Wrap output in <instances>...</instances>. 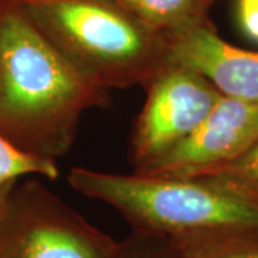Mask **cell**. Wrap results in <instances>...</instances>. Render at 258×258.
<instances>
[{
  "instance_id": "6da1fadb",
  "label": "cell",
  "mask_w": 258,
  "mask_h": 258,
  "mask_svg": "<svg viewBox=\"0 0 258 258\" xmlns=\"http://www.w3.org/2000/svg\"><path fill=\"white\" fill-rule=\"evenodd\" d=\"M108 89L71 63L18 2L0 10V134L42 157L62 155Z\"/></svg>"
},
{
  "instance_id": "7a4b0ae2",
  "label": "cell",
  "mask_w": 258,
  "mask_h": 258,
  "mask_svg": "<svg viewBox=\"0 0 258 258\" xmlns=\"http://www.w3.org/2000/svg\"><path fill=\"white\" fill-rule=\"evenodd\" d=\"M68 181L76 192L115 208L135 234L166 241L179 252L258 235V205L204 181L81 166Z\"/></svg>"
},
{
  "instance_id": "3957f363",
  "label": "cell",
  "mask_w": 258,
  "mask_h": 258,
  "mask_svg": "<svg viewBox=\"0 0 258 258\" xmlns=\"http://www.w3.org/2000/svg\"><path fill=\"white\" fill-rule=\"evenodd\" d=\"M39 30L85 76L109 88L148 85L166 68V36L106 0L19 3Z\"/></svg>"
},
{
  "instance_id": "277c9868",
  "label": "cell",
  "mask_w": 258,
  "mask_h": 258,
  "mask_svg": "<svg viewBox=\"0 0 258 258\" xmlns=\"http://www.w3.org/2000/svg\"><path fill=\"white\" fill-rule=\"evenodd\" d=\"M119 248L120 242L42 191L10 197L0 225V258H116Z\"/></svg>"
},
{
  "instance_id": "5b68a950",
  "label": "cell",
  "mask_w": 258,
  "mask_h": 258,
  "mask_svg": "<svg viewBox=\"0 0 258 258\" xmlns=\"http://www.w3.org/2000/svg\"><path fill=\"white\" fill-rule=\"evenodd\" d=\"M221 96L203 75L184 66L168 64L149 83L147 102L135 128V171L151 165L188 138Z\"/></svg>"
},
{
  "instance_id": "8992f818",
  "label": "cell",
  "mask_w": 258,
  "mask_h": 258,
  "mask_svg": "<svg viewBox=\"0 0 258 258\" xmlns=\"http://www.w3.org/2000/svg\"><path fill=\"white\" fill-rule=\"evenodd\" d=\"M258 144V103L222 95L181 144L137 174L182 176L230 162Z\"/></svg>"
},
{
  "instance_id": "52a82bcc",
  "label": "cell",
  "mask_w": 258,
  "mask_h": 258,
  "mask_svg": "<svg viewBox=\"0 0 258 258\" xmlns=\"http://www.w3.org/2000/svg\"><path fill=\"white\" fill-rule=\"evenodd\" d=\"M166 63L203 75L224 96L258 103V52L225 42L207 22L166 36Z\"/></svg>"
},
{
  "instance_id": "ba28073f",
  "label": "cell",
  "mask_w": 258,
  "mask_h": 258,
  "mask_svg": "<svg viewBox=\"0 0 258 258\" xmlns=\"http://www.w3.org/2000/svg\"><path fill=\"white\" fill-rule=\"evenodd\" d=\"M217 0H115L149 30L169 36L207 22V12Z\"/></svg>"
},
{
  "instance_id": "9c48e42d",
  "label": "cell",
  "mask_w": 258,
  "mask_h": 258,
  "mask_svg": "<svg viewBox=\"0 0 258 258\" xmlns=\"http://www.w3.org/2000/svg\"><path fill=\"white\" fill-rule=\"evenodd\" d=\"M182 178L198 179L215 185L248 203L258 205V144L230 162L203 169Z\"/></svg>"
},
{
  "instance_id": "30bf717a",
  "label": "cell",
  "mask_w": 258,
  "mask_h": 258,
  "mask_svg": "<svg viewBox=\"0 0 258 258\" xmlns=\"http://www.w3.org/2000/svg\"><path fill=\"white\" fill-rule=\"evenodd\" d=\"M25 175H43L49 179L59 176V169L52 158L29 152L0 134V185L16 182Z\"/></svg>"
},
{
  "instance_id": "8fae6325",
  "label": "cell",
  "mask_w": 258,
  "mask_h": 258,
  "mask_svg": "<svg viewBox=\"0 0 258 258\" xmlns=\"http://www.w3.org/2000/svg\"><path fill=\"white\" fill-rule=\"evenodd\" d=\"M179 258H258V235L181 251Z\"/></svg>"
},
{
  "instance_id": "7c38bea8",
  "label": "cell",
  "mask_w": 258,
  "mask_h": 258,
  "mask_svg": "<svg viewBox=\"0 0 258 258\" xmlns=\"http://www.w3.org/2000/svg\"><path fill=\"white\" fill-rule=\"evenodd\" d=\"M116 258H179V251L166 241L134 232L120 242Z\"/></svg>"
},
{
  "instance_id": "4fadbf2b",
  "label": "cell",
  "mask_w": 258,
  "mask_h": 258,
  "mask_svg": "<svg viewBox=\"0 0 258 258\" xmlns=\"http://www.w3.org/2000/svg\"><path fill=\"white\" fill-rule=\"evenodd\" d=\"M240 20L247 35L258 40V0H240Z\"/></svg>"
},
{
  "instance_id": "5bb4252c",
  "label": "cell",
  "mask_w": 258,
  "mask_h": 258,
  "mask_svg": "<svg viewBox=\"0 0 258 258\" xmlns=\"http://www.w3.org/2000/svg\"><path fill=\"white\" fill-rule=\"evenodd\" d=\"M13 186H15V182L0 185V225H2V221L6 215V211H8L10 197L13 192Z\"/></svg>"
},
{
  "instance_id": "9a60e30c",
  "label": "cell",
  "mask_w": 258,
  "mask_h": 258,
  "mask_svg": "<svg viewBox=\"0 0 258 258\" xmlns=\"http://www.w3.org/2000/svg\"><path fill=\"white\" fill-rule=\"evenodd\" d=\"M15 2H18V3H22V2H28V0H15Z\"/></svg>"
},
{
  "instance_id": "2e32d148",
  "label": "cell",
  "mask_w": 258,
  "mask_h": 258,
  "mask_svg": "<svg viewBox=\"0 0 258 258\" xmlns=\"http://www.w3.org/2000/svg\"><path fill=\"white\" fill-rule=\"evenodd\" d=\"M106 2H112V3H113V2H115V0H106Z\"/></svg>"
},
{
  "instance_id": "e0dca14e",
  "label": "cell",
  "mask_w": 258,
  "mask_h": 258,
  "mask_svg": "<svg viewBox=\"0 0 258 258\" xmlns=\"http://www.w3.org/2000/svg\"><path fill=\"white\" fill-rule=\"evenodd\" d=\"M12 2H15V0H12Z\"/></svg>"
}]
</instances>
